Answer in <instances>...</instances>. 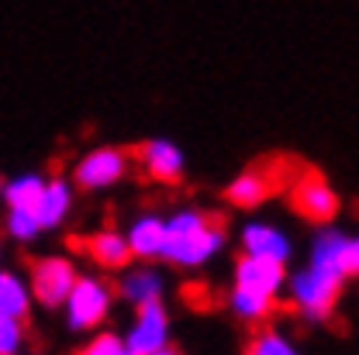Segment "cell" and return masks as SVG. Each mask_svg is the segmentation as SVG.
Listing matches in <instances>:
<instances>
[{"label": "cell", "instance_id": "obj_1", "mask_svg": "<svg viewBox=\"0 0 359 355\" xmlns=\"http://www.w3.org/2000/svg\"><path fill=\"white\" fill-rule=\"evenodd\" d=\"M224 245H228V228L204 207H180L166 214L163 263L177 269H204L222 256Z\"/></svg>", "mask_w": 359, "mask_h": 355}, {"label": "cell", "instance_id": "obj_2", "mask_svg": "<svg viewBox=\"0 0 359 355\" xmlns=\"http://www.w3.org/2000/svg\"><path fill=\"white\" fill-rule=\"evenodd\" d=\"M342 283H346L342 276L304 263L301 269H294V272L287 276V286H283V290H287L294 311L301 314L304 321L318 324V321H328V317H332L335 304H339V293H342Z\"/></svg>", "mask_w": 359, "mask_h": 355}, {"label": "cell", "instance_id": "obj_3", "mask_svg": "<svg viewBox=\"0 0 359 355\" xmlns=\"http://www.w3.org/2000/svg\"><path fill=\"white\" fill-rule=\"evenodd\" d=\"M114 286L104 279V276H97V272H80L76 276V283H73V290H69V297H66V304H62V311H66V328L69 331H76V335H83V331H97L111 311H114Z\"/></svg>", "mask_w": 359, "mask_h": 355}, {"label": "cell", "instance_id": "obj_4", "mask_svg": "<svg viewBox=\"0 0 359 355\" xmlns=\"http://www.w3.org/2000/svg\"><path fill=\"white\" fill-rule=\"evenodd\" d=\"M132 169V155L118 145H97L87 148L76 162H73V186L76 190H87V193H104V190H114L121 179L128 176Z\"/></svg>", "mask_w": 359, "mask_h": 355}, {"label": "cell", "instance_id": "obj_5", "mask_svg": "<svg viewBox=\"0 0 359 355\" xmlns=\"http://www.w3.org/2000/svg\"><path fill=\"white\" fill-rule=\"evenodd\" d=\"M80 269H76V259L73 256H62V252H48L42 259H35L28 266V283H32V297L39 307H62L73 283H76Z\"/></svg>", "mask_w": 359, "mask_h": 355}, {"label": "cell", "instance_id": "obj_6", "mask_svg": "<svg viewBox=\"0 0 359 355\" xmlns=\"http://www.w3.org/2000/svg\"><path fill=\"white\" fill-rule=\"evenodd\" d=\"M290 204L294 211L311 224H332L342 200H339V190L321 176V173H304V176L294 183L290 190Z\"/></svg>", "mask_w": 359, "mask_h": 355}, {"label": "cell", "instance_id": "obj_7", "mask_svg": "<svg viewBox=\"0 0 359 355\" xmlns=\"http://www.w3.org/2000/svg\"><path fill=\"white\" fill-rule=\"evenodd\" d=\"M238 249H242V256L273 259L280 266H287L294 259V238L276 221H266V218H249L238 228Z\"/></svg>", "mask_w": 359, "mask_h": 355}, {"label": "cell", "instance_id": "obj_8", "mask_svg": "<svg viewBox=\"0 0 359 355\" xmlns=\"http://www.w3.org/2000/svg\"><path fill=\"white\" fill-rule=\"evenodd\" d=\"M170 335H173V321L170 314L159 304H145V307H135V317L128 324V331L121 335L125 338V349L135 355H152L159 349L170 345Z\"/></svg>", "mask_w": 359, "mask_h": 355}, {"label": "cell", "instance_id": "obj_9", "mask_svg": "<svg viewBox=\"0 0 359 355\" xmlns=\"http://www.w3.org/2000/svg\"><path fill=\"white\" fill-rule=\"evenodd\" d=\"M135 162H138V169H142L145 176L156 179V183H177V179L183 176V169H187L183 148H180L173 138H166V134L145 138V141L135 148Z\"/></svg>", "mask_w": 359, "mask_h": 355}, {"label": "cell", "instance_id": "obj_10", "mask_svg": "<svg viewBox=\"0 0 359 355\" xmlns=\"http://www.w3.org/2000/svg\"><path fill=\"white\" fill-rule=\"evenodd\" d=\"M114 293L132 304V307H145V304H159L163 293H166V276L156 263H128V266L118 272V286Z\"/></svg>", "mask_w": 359, "mask_h": 355}, {"label": "cell", "instance_id": "obj_11", "mask_svg": "<svg viewBox=\"0 0 359 355\" xmlns=\"http://www.w3.org/2000/svg\"><path fill=\"white\" fill-rule=\"evenodd\" d=\"M231 286L263 293V297H280L287 286V266L273 263V259H256V256H238V263L231 269Z\"/></svg>", "mask_w": 359, "mask_h": 355}, {"label": "cell", "instance_id": "obj_12", "mask_svg": "<svg viewBox=\"0 0 359 355\" xmlns=\"http://www.w3.org/2000/svg\"><path fill=\"white\" fill-rule=\"evenodd\" d=\"M125 238H128L132 259H142V263L163 259V249H166V214L138 211L132 221L125 224Z\"/></svg>", "mask_w": 359, "mask_h": 355}, {"label": "cell", "instance_id": "obj_13", "mask_svg": "<svg viewBox=\"0 0 359 355\" xmlns=\"http://www.w3.org/2000/svg\"><path fill=\"white\" fill-rule=\"evenodd\" d=\"M83 252L93 266L107 269V272H121V269L132 263V249H128V238L125 231L118 228H100L83 238Z\"/></svg>", "mask_w": 359, "mask_h": 355}, {"label": "cell", "instance_id": "obj_14", "mask_svg": "<svg viewBox=\"0 0 359 355\" xmlns=\"http://www.w3.org/2000/svg\"><path fill=\"white\" fill-rule=\"evenodd\" d=\"M73 204H76V186L69 176H45V186L39 193V204H35V214L42 221L45 231L66 224V218L73 214Z\"/></svg>", "mask_w": 359, "mask_h": 355}, {"label": "cell", "instance_id": "obj_15", "mask_svg": "<svg viewBox=\"0 0 359 355\" xmlns=\"http://www.w3.org/2000/svg\"><path fill=\"white\" fill-rule=\"evenodd\" d=\"M224 197H228V204H235L242 211H256L259 204H266L273 197V176L266 169H242L224 186Z\"/></svg>", "mask_w": 359, "mask_h": 355}, {"label": "cell", "instance_id": "obj_16", "mask_svg": "<svg viewBox=\"0 0 359 355\" xmlns=\"http://www.w3.org/2000/svg\"><path fill=\"white\" fill-rule=\"evenodd\" d=\"M35 307V297H32V283H28V272L14 266H0V314H11V317H28Z\"/></svg>", "mask_w": 359, "mask_h": 355}, {"label": "cell", "instance_id": "obj_17", "mask_svg": "<svg viewBox=\"0 0 359 355\" xmlns=\"http://www.w3.org/2000/svg\"><path fill=\"white\" fill-rule=\"evenodd\" d=\"M42 186H45L42 173L28 169V173H18V176L4 179V186H0V200H4V207H35Z\"/></svg>", "mask_w": 359, "mask_h": 355}, {"label": "cell", "instance_id": "obj_18", "mask_svg": "<svg viewBox=\"0 0 359 355\" xmlns=\"http://www.w3.org/2000/svg\"><path fill=\"white\" fill-rule=\"evenodd\" d=\"M273 307H276L273 297L252 293V290H242V286H231V290H228V311L235 314L238 321H245V324H259V321H266L269 314H273Z\"/></svg>", "mask_w": 359, "mask_h": 355}, {"label": "cell", "instance_id": "obj_19", "mask_svg": "<svg viewBox=\"0 0 359 355\" xmlns=\"http://www.w3.org/2000/svg\"><path fill=\"white\" fill-rule=\"evenodd\" d=\"M4 235H7L11 242L28 245V242H35L39 235H45V228H42V221H39V214H35V207H7V211H4Z\"/></svg>", "mask_w": 359, "mask_h": 355}, {"label": "cell", "instance_id": "obj_20", "mask_svg": "<svg viewBox=\"0 0 359 355\" xmlns=\"http://www.w3.org/2000/svg\"><path fill=\"white\" fill-rule=\"evenodd\" d=\"M249 355H301V349L283 335V331H259L249 345Z\"/></svg>", "mask_w": 359, "mask_h": 355}, {"label": "cell", "instance_id": "obj_21", "mask_svg": "<svg viewBox=\"0 0 359 355\" xmlns=\"http://www.w3.org/2000/svg\"><path fill=\"white\" fill-rule=\"evenodd\" d=\"M25 342H28L25 321L21 317H11V314H0V355L25 352Z\"/></svg>", "mask_w": 359, "mask_h": 355}, {"label": "cell", "instance_id": "obj_22", "mask_svg": "<svg viewBox=\"0 0 359 355\" xmlns=\"http://www.w3.org/2000/svg\"><path fill=\"white\" fill-rule=\"evenodd\" d=\"M76 355H125V338L114 335V331H100V328H97L93 338H90Z\"/></svg>", "mask_w": 359, "mask_h": 355}, {"label": "cell", "instance_id": "obj_23", "mask_svg": "<svg viewBox=\"0 0 359 355\" xmlns=\"http://www.w3.org/2000/svg\"><path fill=\"white\" fill-rule=\"evenodd\" d=\"M346 269H349V276H359V231L349 235V242H346Z\"/></svg>", "mask_w": 359, "mask_h": 355}, {"label": "cell", "instance_id": "obj_24", "mask_svg": "<svg viewBox=\"0 0 359 355\" xmlns=\"http://www.w3.org/2000/svg\"><path fill=\"white\" fill-rule=\"evenodd\" d=\"M152 355H180L173 345H166V349H159V352H152Z\"/></svg>", "mask_w": 359, "mask_h": 355}, {"label": "cell", "instance_id": "obj_25", "mask_svg": "<svg viewBox=\"0 0 359 355\" xmlns=\"http://www.w3.org/2000/svg\"><path fill=\"white\" fill-rule=\"evenodd\" d=\"M0 266H4V238H0Z\"/></svg>", "mask_w": 359, "mask_h": 355}, {"label": "cell", "instance_id": "obj_26", "mask_svg": "<svg viewBox=\"0 0 359 355\" xmlns=\"http://www.w3.org/2000/svg\"><path fill=\"white\" fill-rule=\"evenodd\" d=\"M18 355H42V352H18Z\"/></svg>", "mask_w": 359, "mask_h": 355}, {"label": "cell", "instance_id": "obj_27", "mask_svg": "<svg viewBox=\"0 0 359 355\" xmlns=\"http://www.w3.org/2000/svg\"><path fill=\"white\" fill-rule=\"evenodd\" d=\"M125 355H135V352H128V349H125Z\"/></svg>", "mask_w": 359, "mask_h": 355}, {"label": "cell", "instance_id": "obj_28", "mask_svg": "<svg viewBox=\"0 0 359 355\" xmlns=\"http://www.w3.org/2000/svg\"><path fill=\"white\" fill-rule=\"evenodd\" d=\"M0 186H4V179H0Z\"/></svg>", "mask_w": 359, "mask_h": 355}]
</instances>
